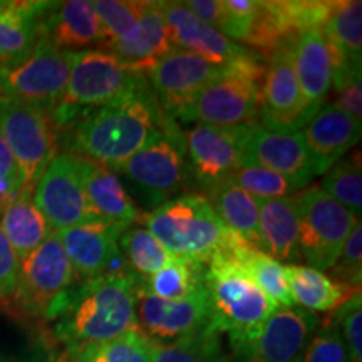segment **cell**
<instances>
[{"label":"cell","instance_id":"obj_1","mask_svg":"<svg viewBox=\"0 0 362 362\" xmlns=\"http://www.w3.org/2000/svg\"><path fill=\"white\" fill-rule=\"evenodd\" d=\"M139 277L121 269L84 280L72 288L64 312L57 317L56 339L67 354L76 357L89 347L101 346L138 329L136 292Z\"/></svg>","mask_w":362,"mask_h":362},{"label":"cell","instance_id":"obj_2","mask_svg":"<svg viewBox=\"0 0 362 362\" xmlns=\"http://www.w3.org/2000/svg\"><path fill=\"white\" fill-rule=\"evenodd\" d=\"M165 116L146 84L119 101L86 112L72 124L67 144L74 156L116 170L146 144Z\"/></svg>","mask_w":362,"mask_h":362},{"label":"cell","instance_id":"obj_3","mask_svg":"<svg viewBox=\"0 0 362 362\" xmlns=\"http://www.w3.org/2000/svg\"><path fill=\"white\" fill-rule=\"evenodd\" d=\"M203 284L210 304V322L220 334H228L233 352L259 336L270 315L280 309L226 250L215 253L208 262Z\"/></svg>","mask_w":362,"mask_h":362},{"label":"cell","instance_id":"obj_4","mask_svg":"<svg viewBox=\"0 0 362 362\" xmlns=\"http://www.w3.org/2000/svg\"><path fill=\"white\" fill-rule=\"evenodd\" d=\"M146 230L173 257L205 265L238 235L226 228L206 197L185 193L141 215Z\"/></svg>","mask_w":362,"mask_h":362},{"label":"cell","instance_id":"obj_5","mask_svg":"<svg viewBox=\"0 0 362 362\" xmlns=\"http://www.w3.org/2000/svg\"><path fill=\"white\" fill-rule=\"evenodd\" d=\"M148 84L143 72L103 49L71 52L64 98L51 119L56 129L72 126L86 112L119 101Z\"/></svg>","mask_w":362,"mask_h":362},{"label":"cell","instance_id":"obj_6","mask_svg":"<svg viewBox=\"0 0 362 362\" xmlns=\"http://www.w3.org/2000/svg\"><path fill=\"white\" fill-rule=\"evenodd\" d=\"M265 69L267 57L260 52L223 66L220 78L198 94L180 119L218 128L259 123Z\"/></svg>","mask_w":362,"mask_h":362},{"label":"cell","instance_id":"obj_7","mask_svg":"<svg viewBox=\"0 0 362 362\" xmlns=\"http://www.w3.org/2000/svg\"><path fill=\"white\" fill-rule=\"evenodd\" d=\"M74 280L76 272L57 233L52 232L21 260L13 297L27 315L56 320L69 302Z\"/></svg>","mask_w":362,"mask_h":362},{"label":"cell","instance_id":"obj_8","mask_svg":"<svg viewBox=\"0 0 362 362\" xmlns=\"http://www.w3.org/2000/svg\"><path fill=\"white\" fill-rule=\"evenodd\" d=\"M69 71L71 52L40 35L25 56L0 64L4 98L52 115L64 98Z\"/></svg>","mask_w":362,"mask_h":362},{"label":"cell","instance_id":"obj_9","mask_svg":"<svg viewBox=\"0 0 362 362\" xmlns=\"http://www.w3.org/2000/svg\"><path fill=\"white\" fill-rule=\"evenodd\" d=\"M115 171L123 173L155 205L175 198L187 180L185 134L168 115L146 144Z\"/></svg>","mask_w":362,"mask_h":362},{"label":"cell","instance_id":"obj_10","mask_svg":"<svg viewBox=\"0 0 362 362\" xmlns=\"http://www.w3.org/2000/svg\"><path fill=\"white\" fill-rule=\"evenodd\" d=\"M298 216V253L309 267L329 270L359 221L346 206L329 197L319 185L293 197Z\"/></svg>","mask_w":362,"mask_h":362},{"label":"cell","instance_id":"obj_11","mask_svg":"<svg viewBox=\"0 0 362 362\" xmlns=\"http://www.w3.org/2000/svg\"><path fill=\"white\" fill-rule=\"evenodd\" d=\"M0 134L19 166L22 188H35L52 158L57 155V129L51 115L4 98Z\"/></svg>","mask_w":362,"mask_h":362},{"label":"cell","instance_id":"obj_12","mask_svg":"<svg viewBox=\"0 0 362 362\" xmlns=\"http://www.w3.org/2000/svg\"><path fill=\"white\" fill-rule=\"evenodd\" d=\"M161 110L170 117H181L198 94L220 78L221 67L197 54L175 47L143 72Z\"/></svg>","mask_w":362,"mask_h":362},{"label":"cell","instance_id":"obj_13","mask_svg":"<svg viewBox=\"0 0 362 362\" xmlns=\"http://www.w3.org/2000/svg\"><path fill=\"white\" fill-rule=\"evenodd\" d=\"M292 42V40H291ZM291 42L267 57L259 123L277 133H298L317 110L307 106L293 69Z\"/></svg>","mask_w":362,"mask_h":362},{"label":"cell","instance_id":"obj_14","mask_svg":"<svg viewBox=\"0 0 362 362\" xmlns=\"http://www.w3.org/2000/svg\"><path fill=\"white\" fill-rule=\"evenodd\" d=\"M34 203L52 232L98 220L81 183L78 156L57 153L34 188Z\"/></svg>","mask_w":362,"mask_h":362},{"label":"cell","instance_id":"obj_15","mask_svg":"<svg viewBox=\"0 0 362 362\" xmlns=\"http://www.w3.org/2000/svg\"><path fill=\"white\" fill-rule=\"evenodd\" d=\"M248 126L197 124L185 134L188 168L206 193L226 183L242 166V143Z\"/></svg>","mask_w":362,"mask_h":362},{"label":"cell","instance_id":"obj_16","mask_svg":"<svg viewBox=\"0 0 362 362\" xmlns=\"http://www.w3.org/2000/svg\"><path fill=\"white\" fill-rule=\"evenodd\" d=\"M320 319L305 309H279L259 336L235 352L237 362H302Z\"/></svg>","mask_w":362,"mask_h":362},{"label":"cell","instance_id":"obj_17","mask_svg":"<svg viewBox=\"0 0 362 362\" xmlns=\"http://www.w3.org/2000/svg\"><path fill=\"white\" fill-rule=\"evenodd\" d=\"M136 322L144 336L158 344L175 341L211 324L205 284L193 296L171 302L153 296L139 282L136 292Z\"/></svg>","mask_w":362,"mask_h":362},{"label":"cell","instance_id":"obj_18","mask_svg":"<svg viewBox=\"0 0 362 362\" xmlns=\"http://www.w3.org/2000/svg\"><path fill=\"white\" fill-rule=\"evenodd\" d=\"M242 166L274 171L298 181L304 187L315 178L314 163L300 131L277 133L264 128L260 123L248 126L242 143Z\"/></svg>","mask_w":362,"mask_h":362},{"label":"cell","instance_id":"obj_19","mask_svg":"<svg viewBox=\"0 0 362 362\" xmlns=\"http://www.w3.org/2000/svg\"><path fill=\"white\" fill-rule=\"evenodd\" d=\"M56 233L76 277L89 280L123 269L119 267V237L123 230L94 220L59 230Z\"/></svg>","mask_w":362,"mask_h":362},{"label":"cell","instance_id":"obj_20","mask_svg":"<svg viewBox=\"0 0 362 362\" xmlns=\"http://www.w3.org/2000/svg\"><path fill=\"white\" fill-rule=\"evenodd\" d=\"M161 11L173 47L197 54L210 64L223 67L257 52L206 25L185 6V2H161Z\"/></svg>","mask_w":362,"mask_h":362},{"label":"cell","instance_id":"obj_21","mask_svg":"<svg viewBox=\"0 0 362 362\" xmlns=\"http://www.w3.org/2000/svg\"><path fill=\"white\" fill-rule=\"evenodd\" d=\"M361 121H357L332 103H324L302 128L307 151L314 163L315 176L327 173L361 139Z\"/></svg>","mask_w":362,"mask_h":362},{"label":"cell","instance_id":"obj_22","mask_svg":"<svg viewBox=\"0 0 362 362\" xmlns=\"http://www.w3.org/2000/svg\"><path fill=\"white\" fill-rule=\"evenodd\" d=\"M81 183L86 198L98 220L119 230H128L141 218L138 206L126 192L115 171L86 158L78 156Z\"/></svg>","mask_w":362,"mask_h":362},{"label":"cell","instance_id":"obj_23","mask_svg":"<svg viewBox=\"0 0 362 362\" xmlns=\"http://www.w3.org/2000/svg\"><path fill=\"white\" fill-rule=\"evenodd\" d=\"M40 35L69 52L86 51L90 45L101 47L104 42V33L90 0L52 2L42 19Z\"/></svg>","mask_w":362,"mask_h":362},{"label":"cell","instance_id":"obj_24","mask_svg":"<svg viewBox=\"0 0 362 362\" xmlns=\"http://www.w3.org/2000/svg\"><path fill=\"white\" fill-rule=\"evenodd\" d=\"M99 49L111 52L139 72H144L153 62L173 51L161 2H148L143 17L131 33L119 39L107 40Z\"/></svg>","mask_w":362,"mask_h":362},{"label":"cell","instance_id":"obj_25","mask_svg":"<svg viewBox=\"0 0 362 362\" xmlns=\"http://www.w3.org/2000/svg\"><path fill=\"white\" fill-rule=\"evenodd\" d=\"M292 61L307 106L319 110L332 88V61L320 29H305L293 35Z\"/></svg>","mask_w":362,"mask_h":362},{"label":"cell","instance_id":"obj_26","mask_svg":"<svg viewBox=\"0 0 362 362\" xmlns=\"http://www.w3.org/2000/svg\"><path fill=\"white\" fill-rule=\"evenodd\" d=\"M52 2L0 0V64L17 61L34 47Z\"/></svg>","mask_w":362,"mask_h":362},{"label":"cell","instance_id":"obj_27","mask_svg":"<svg viewBox=\"0 0 362 362\" xmlns=\"http://www.w3.org/2000/svg\"><path fill=\"white\" fill-rule=\"evenodd\" d=\"M259 228L264 252L277 262L296 264L298 253V216L292 197L259 200Z\"/></svg>","mask_w":362,"mask_h":362},{"label":"cell","instance_id":"obj_28","mask_svg":"<svg viewBox=\"0 0 362 362\" xmlns=\"http://www.w3.org/2000/svg\"><path fill=\"white\" fill-rule=\"evenodd\" d=\"M33 194V188H22L4 205L0 215V228L19 262L33 253L52 233L51 225L35 206Z\"/></svg>","mask_w":362,"mask_h":362},{"label":"cell","instance_id":"obj_29","mask_svg":"<svg viewBox=\"0 0 362 362\" xmlns=\"http://www.w3.org/2000/svg\"><path fill=\"white\" fill-rule=\"evenodd\" d=\"M284 270L296 305H302L309 312L336 310L352 293L359 291L309 265L287 264L284 265Z\"/></svg>","mask_w":362,"mask_h":362},{"label":"cell","instance_id":"obj_30","mask_svg":"<svg viewBox=\"0 0 362 362\" xmlns=\"http://www.w3.org/2000/svg\"><path fill=\"white\" fill-rule=\"evenodd\" d=\"M226 252L247 272V275L253 280V284L272 302H275L280 309H292V307H296L291 288H288L287 277H285L284 265L280 262L272 259L269 253L248 245L240 237L233 240V243Z\"/></svg>","mask_w":362,"mask_h":362},{"label":"cell","instance_id":"obj_31","mask_svg":"<svg viewBox=\"0 0 362 362\" xmlns=\"http://www.w3.org/2000/svg\"><path fill=\"white\" fill-rule=\"evenodd\" d=\"M206 194L210 197L208 202L226 228L232 230L248 245L264 252L259 228V200L232 183H223Z\"/></svg>","mask_w":362,"mask_h":362},{"label":"cell","instance_id":"obj_32","mask_svg":"<svg viewBox=\"0 0 362 362\" xmlns=\"http://www.w3.org/2000/svg\"><path fill=\"white\" fill-rule=\"evenodd\" d=\"M330 59L361 66L362 54V4L359 0L332 2L322 29Z\"/></svg>","mask_w":362,"mask_h":362},{"label":"cell","instance_id":"obj_33","mask_svg":"<svg viewBox=\"0 0 362 362\" xmlns=\"http://www.w3.org/2000/svg\"><path fill=\"white\" fill-rule=\"evenodd\" d=\"M153 362H228L214 325L193 330L170 344H158Z\"/></svg>","mask_w":362,"mask_h":362},{"label":"cell","instance_id":"obj_34","mask_svg":"<svg viewBox=\"0 0 362 362\" xmlns=\"http://www.w3.org/2000/svg\"><path fill=\"white\" fill-rule=\"evenodd\" d=\"M203 275L205 267L202 264L175 257L170 265L148 277L144 287L153 296L165 300H183L203 287Z\"/></svg>","mask_w":362,"mask_h":362},{"label":"cell","instance_id":"obj_35","mask_svg":"<svg viewBox=\"0 0 362 362\" xmlns=\"http://www.w3.org/2000/svg\"><path fill=\"white\" fill-rule=\"evenodd\" d=\"M119 250L124 252L134 274L146 279L175 259L146 228L124 230L119 237Z\"/></svg>","mask_w":362,"mask_h":362},{"label":"cell","instance_id":"obj_36","mask_svg":"<svg viewBox=\"0 0 362 362\" xmlns=\"http://www.w3.org/2000/svg\"><path fill=\"white\" fill-rule=\"evenodd\" d=\"M319 187L332 200L341 203L352 215H357V218H359L362 208V175L359 153L339 160L327 173H324V178Z\"/></svg>","mask_w":362,"mask_h":362},{"label":"cell","instance_id":"obj_37","mask_svg":"<svg viewBox=\"0 0 362 362\" xmlns=\"http://www.w3.org/2000/svg\"><path fill=\"white\" fill-rule=\"evenodd\" d=\"M226 183L242 188L250 193L257 200H270V198H288L293 193H298L305 187L298 181L277 175L274 171L257 168V166H242L230 176Z\"/></svg>","mask_w":362,"mask_h":362},{"label":"cell","instance_id":"obj_38","mask_svg":"<svg viewBox=\"0 0 362 362\" xmlns=\"http://www.w3.org/2000/svg\"><path fill=\"white\" fill-rule=\"evenodd\" d=\"M155 349L156 342L134 329L101 346L89 347L78 356L89 357L93 362H153Z\"/></svg>","mask_w":362,"mask_h":362},{"label":"cell","instance_id":"obj_39","mask_svg":"<svg viewBox=\"0 0 362 362\" xmlns=\"http://www.w3.org/2000/svg\"><path fill=\"white\" fill-rule=\"evenodd\" d=\"M146 6L148 2L144 0L143 2L139 0H98L94 2V11L104 33V42L119 39L131 33L143 17Z\"/></svg>","mask_w":362,"mask_h":362},{"label":"cell","instance_id":"obj_40","mask_svg":"<svg viewBox=\"0 0 362 362\" xmlns=\"http://www.w3.org/2000/svg\"><path fill=\"white\" fill-rule=\"evenodd\" d=\"M332 320L337 324L346 342L351 362H362V297L356 291L341 307H337Z\"/></svg>","mask_w":362,"mask_h":362},{"label":"cell","instance_id":"obj_41","mask_svg":"<svg viewBox=\"0 0 362 362\" xmlns=\"http://www.w3.org/2000/svg\"><path fill=\"white\" fill-rule=\"evenodd\" d=\"M302 362H351L346 342L334 320L317 329L307 346Z\"/></svg>","mask_w":362,"mask_h":362},{"label":"cell","instance_id":"obj_42","mask_svg":"<svg viewBox=\"0 0 362 362\" xmlns=\"http://www.w3.org/2000/svg\"><path fill=\"white\" fill-rule=\"evenodd\" d=\"M329 270H332L334 280L352 288H359L362 279V226L357 221L344 243L337 260Z\"/></svg>","mask_w":362,"mask_h":362},{"label":"cell","instance_id":"obj_43","mask_svg":"<svg viewBox=\"0 0 362 362\" xmlns=\"http://www.w3.org/2000/svg\"><path fill=\"white\" fill-rule=\"evenodd\" d=\"M22 189V176L6 139L0 134V203L2 208Z\"/></svg>","mask_w":362,"mask_h":362},{"label":"cell","instance_id":"obj_44","mask_svg":"<svg viewBox=\"0 0 362 362\" xmlns=\"http://www.w3.org/2000/svg\"><path fill=\"white\" fill-rule=\"evenodd\" d=\"M185 6L202 22L228 37L230 17L223 6V0H189V2H185Z\"/></svg>","mask_w":362,"mask_h":362},{"label":"cell","instance_id":"obj_45","mask_svg":"<svg viewBox=\"0 0 362 362\" xmlns=\"http://www.w3.org/2000/svg\"><path fill=\"white\" fill-rule=\"evenodd\" d=\"M19 259L0 228V300L12 297L17 287Z\"/></svg>","mask_w":362,"mask_h":362},{"label":"cell","instance_id":"obj_46","mask_svg":"<svg viewBox=\"0 0 362 362\" xmlns=\"http://www.w3.org/2000/svg\"><path fill=\"white\" fill-rule=\"evenodd\" d=\"M2 362H49L47 356L44 352H34V354H27L21 357H12V359L2 361Z\"/></svg>","mask_w":362,"mask_h":362},{"label":"cell","instance_id":"obj_47","mask_svg":"<svg viewBox=\"0 0 362 362\" xmlns=\"http://www.w3.org/2000/svg\"><path fill=\"white\" fill-rule=\"evenodd\" d=\"M2 101H4V90H2V86H0V106H2Z\"/></svg>","mask_w":362,"mask_h":362},{"label":"cell","instance_id":"obj_48","mask_svg":"<svg viewBox=\"0 0 362 362\" xmlns=\"http://www.w3.org/2000/svg\"><path fill=\"white\" fill-rule=\"evenodd\" d=\"M0 215H2V203H0Z\"/></svg>","mask_w":362,"mask_h":362}]
</instances>
